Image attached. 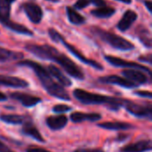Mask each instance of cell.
Segmentation results:
<instances>
[{
	"instance_id": "obj_33",
	"label": "cell",
	"mask_w": 152,
	"mask_h": 152,
	"mask_svg": "<svg viewBox=\"0 0 152 152\" xmlns=\"http://www.w3.org/2000/svg\"><path fill=\"white\" fill-rule=\"evenodd\" d=\"M140 61H143V62H147V63H149V64H151V54H148L147 56H141V57H139V59H138Z\"/></svg>"
},
{
	"instance_id": "obj_10",
	"label": "cell",
	"mask_w": 152,
	"mask_h": 152,
	"mask_svg": "<svg viewBox=\"0 0 152 152\" xmlns=\"http://www.w3.org/2000/svg\"><path fill=\"white\" fill-rule=\"evenodd\" d=\"M10 97L13 100L20 102L24 107H27V108L34 107L42 102V100L39 97L30 95L28 94H24V93H20V92L11 94Z\"/></svg>"
},
{
	"instance_id": "obj_19",
	"label": "cell",
	"mask_w": 152,
	"mask_h": 152,
	"mask_svg": "<svg viewBox=\"0 0 152 152\" xmlns=\"http://www.w3.org/2000/svg\"><path fill=\"white\" fill-rule=\"evenodd\" d=\"M47 70L52 77H53L55 79H57V81L59 82V84L61 86H67V87L71 86V85H72L71 80L69 77H67L59 68H57L54 65H49Z\"/></svg>"
},
{
	"instance_id": "obj_12",
	"label": "cell",
	"mask_w": 152,
	"mask_h": 152,
	"mask_svg": "<svg viewBox=\"0 0 152 152\" xmlns=\"http://www.w3.org/2000/svg\"><path fill=\"white\" fill-rule=\"evenodd\" d=\"M137 18H138V14L134 11H133V10L126 11L124 12L122 18L117 24L118 29H119L122 32L128 30L132 27V25L134 23V21L137 20Z\"/></svg>"
},
{
	"instance_id": "obj_26",
	"label": "cell",
	"mask_w": 152,
	"mask_h": 152,
	"mask_svg": "<svg viewBox=\"0 0 152 152\" xmlns=\"http://www.w3.org/2000/svg\"><path fill=\"white\" fill-rule=\"evenodd\" d=\"M15 0H0V19H10L11 4Z\"/></svg>"
},
{
	"instance_id": "obj_31",
	"label": "cell",
	"mask_w": 152,
	"mask_h": 152,
	"mask_svg": "<svg viewBox=\"0 0 152 152\" xmlns=\"http://www.w3.org/2000/svg\"><path fill=\"white\" fill-rule=\"evenodd\" d=\"M74 152H105L101 149H78Z\"/></svg>"
},
{
	"instance_id": "obj_21",
	"label": "cell",
	"mask_w": 152,
	"mask_h": 152,
	"mask_svg": "<svg viewBox=\"0 0 152 152\" xmlns=\"http://www.w3.org/2000/svg\"><path fill=\"white\" fill-rule=\"evenodd\" d=\"M98 126L103 129L107 130H113V131H118V130H128L133 128L134 126L129 123L125 122H104L98 124Z\"/></svg>"
},
{
	"instance_id": "obj_37",
	"label": "cell",
	"mask_w": 152,
	"mask_h": 152,
	"mask_svg": "<svg viewBox=\"0 0 152 152\" xmlns=\"http://www.w3.org/2000/svg\"><path fill=\"white\" fill-rule=\"evenodd\" d=\"M116 1H118V2L124 3V4H127L132 3V0H116Z\"/></svg>"
},
{
	"instance_id": "obj_14",
	"label": "cell",
	"mask_w": 152,
	"mask_h": 152,
	"mask_svg": "<svg viewBox=\"0 0 152 152\" xmlns=\"http://www.w3.org/2000/svg\"><path fill=\"white\" fill-rule=\"evenodd\" d=\"M152 150L151 140H142L134 143L128 144L120 149V152H147Z\"/></svg>"
},
{
	"instance_id": "obj_30",
	"label": "cell",
	"mask_w": 152,
	"mask_h": 152,
	"mask_svg": "<svg viewBox=\"0 0 152 152\" xmlns=\"http://www.w3.org/2000/svg\"><path fill=\"white\" fill-rule=\"evenodd\" d=\"M91 4L97 7H103L106 6V2L104 0H89Z\"/></svg>"
},
{
	"instance_id": "obj_17",
	"label": "cell",
	"mask_w": 152,
	"mask_h": 152,
	"mask_svg": "<svg viewBox=\"0 0 152 152\" xmlns=\"http://www.w3.org/2000/svg\"><path fill=\"white\" fill-rule=\"evenodd\" d=\"M102 118V115L99 113H84V112H74L70 115V120L73 123H81L84 121L96 122Z\"/></svg>"
},
{
	"instance_id": "obj_4",
	"label": "cell",
	"mask_w": 152,
	"mask_h": 152,
	"mask_svg": "<svg viewBox=\"0 0 152 152\" xmlns=\"http://www.w3.org/2000/svg\"><path fill=\"white\" fill-rule=\"evenodd\" d=\"M91 31L95 37H99L101 40L109 44L110 46H112L113 48H115L117 50L130 51V50H134L135 48L134 45L133 43H131L129 40H127L120 36H118L112 32H109L107 30L102 29L99 27H92Z\"/></svg>"
},
{
	"instance_id": "obj_1",
	"label": "cell",
	"mask_w": 152,
	"mask_h": 152,
	"mask_svg": "<svg viewBox=\"0 0 152 152\" xmlns=\"http://www.w3.org/2000/svg\"><path fill=\"white\" fill-rule=\"evenodd\" d=\"M24 49L42 60L55 61L70 77L78 80L85 79V74L82 71V69L71 59H69L64 53L59 52L53 46L49 45L27 44L24 46Z\"/></svg>"
},
{
	"instance_id": "obj_20",
	"label": "cell",
	"mask_w": 152,
	"mask_h": 152,
	"mask_svg": "<svg viewBox=\"0 0 152 152\" xmlns=\"http://www.w3.org/2000/svg\"><path fill=\"white\" fill-rule=\"evenodd\" d=\"M24 57L22 53L8 50L3 47H0V62L12 61L16 60H21Z\"/></svg>"
},
{
	"instance_id": "obj_6",
	"label": "cell",
	"mask_w": 152,
	"mask_h": 152,
	"mask_svg": "<svg viewBox=\"0 0 152 152\" xmlns=\"http://www.w3.org/2000/svg\"><path fill=\"white\" fill-rule=\"evenodd\" d=\"M124 107L130 114L137 118H144L151 119L152 106L151 103L142 105V104H138L134 102L126 100L124 103Z\"/></svg>"
},
{
	"instance_id": "obj_9",
	"label": "cell",
	"mask_w": 152,
	"mask_h": 152,
	"mask_svg": "<svg viewBox=\"0 0 152 152\" xmlns=\"http://www.w3.org/2000/svg\"><path fill=\"white\" fill-rule=\"evenodd\" d=\"M99 81L102 84H108V85H116L125 88H136L139 86L138 85L133 83L132 81L118 77L117 75H110V76H105V77H99Z\"/></svg>"
},
{
	"instance_id": "obj_29",
	"label": "cell",
	"mask_w": 152,
	"mask_h": 152,
	"mask_svg": "<svg viewBox=\"0 0 152 152\" xmlns=\"http://www.w3.org/2000/svg\"><path fill=\"white\" fill-rule=\"evenodd\" d=\"M134 94L141 96V97H144V98H149V99L152 98V94L150 91H135Z\"/></svg>"
},
{
	"instance_id": "obj_24",
	"label": "cell",
	"mask_w": 152,
	"mask_h": 152,
	"mask_svg": "<svg viewBox=\"0 0 152 152\" xmlns=\"http://www.w3.org/2000/svg\"><path fill=\"white\" fill-rule=\"evenodd\" d=\"M0 119L7 124L10 125H22L23 123H25L27 120L29 119V118L25 117V116H21V115H2L0 117Z\"/></svg>"
},
{
	"instance_id": "obj_23",
	"label": "cell",
	"mask_w": 152,
	"mask_h": 152,
	"mask_svg": "<svg viewBox=\"0 0 152 152\" xmlns=\"http://www.w3.org/2000/svg\"><path fill=\"white\" fill-rule=\"evenodd\" d=\"M137 37L139 38V40L141 41V43L148 47V48H151V32L144 27L140 26L137 28Z\"/></svg>"
},
{
	"instance_id": "obj_38",
	"label": "cell",
	"mask_w": 152,
	"mask_h": 152,
	"mask_svg": "<svg viewBox=\"0 0 152 152\" xmlns=\"http://www.w3.org/2000/svg\"><path fill=\"white\" fill-rule=\"evenodd\" d=\"M46 1H50V2H53V3H57V2H59L60 0H46Z\"/></svg>"
},
{
	"instance_id": "obj_27",
	"label": "cell",
	"mask_w": 152,
	"mask_h": 152,
	"mask_svg": "<svg viewBox=\"0 0 152 152\" xmlns=\"http://www.w3.org/2000/svg\"><path fill=\"white\" fill-rule=\"evenodd\" d=\"M71 110H72L71 107H69L68 105H65V104H58V105H55L53 108V112H56V113H64V112H67V111H70Z\"/></svg>"
},
{
	"instance_id": "obj_3",
	"label": "cell",
	"mask_w": 152,
	"mask_h": 152,
	"mask_svg": "<svg viewBox=\"0 0 152 152\" xmlns=\"http://www.w3.org/2000/svg\"><path fill=\"white\" fill-rule=\"evenodd\" d=\"M73 95L78 102H80L83 104H88V105L105 104L110 110H118L120 107H124V103L126 102V100L123 99L94 94L79 88L74 90Z\"/></svg>"
},
{
	"instance_id": "obj_15",
	"label": "cell",
	"mask_w": 152,
	"mask_h": 152,
	"mask_svg": "<svg viewBox=\"0 0 152 152\" xmlns=\"http://www.w3.org/2000/svg\"><path fill=\"white\" fill-rule=\"evenodd\" d=\"M0 23L4 26L6 28L18 33V34H21V35H25V36H30L32 37L34 35V33L28 29L26 26L21 25L20 23L14 22L12 20H11V19H7V20H0Z\"/></svg>"
},
{
	"instance_id": "obj_5",
	"label": "cell",
	"mask_w": 152,
	"mask_h": 152,
	"mask_svg": "<svg viewBox=\"0 0 152 152\" xmlns=\"http://www.w3.org/2000/svg\"><path fill=\"white\" fill-rule=\"evenodd\" d=\"M48 35H49V37H50V38L53 41V42H55V43H61L67 49H68V51L69 52V53H71L76 58H77L80 61H82V62H84L85 64H87V65H89V66H91V67H93V68H94L95 69H98V70H102L103 69V67H102V65H101L99 62H97V61H94V60H90V59H87V58H86L75 46H73L72 45H70V44H69L66 40H65V38L62 37V35L61 34H60L55 28H50L49 29H48Z\"/></svg>"
},
{
	"instance_id": "obj_28",
	"label": "cell",
	"mask_w": 152,
	"mask_h": 152,
	"mask_svg": "<svg viewBox=\"0 0 152 152\" xmlns=\"http://www.w3.org/2000/svg\"><path fill=\"white\" fill-rule=\"evenodd\" d=\"M91 3H90L89 0H77L74 4L73 8L74 9H77V10H81V9H84V8L87 7Z\"/></svg>"
},
{
	"instance_id": "obj_16",
	"label": "cell",
	"mask_w": 152,
	"mask_h": 152,
	"mask_svg": "<svg viewBox=\"0 0 152 152\" xmlns=\"http://www.w3.org/2000/svg\"><path fill=\"white\" fill-rule=\"evenodd\" d=\"M47 126L53 131H58L64 128L68 124V118L65 115L50 116L45 120Z\"/></svg>"
},
{
	"instance_id": "obj_18",
	"label": "cell",
	"mask_w": 152,
	"mask_h": 152,
	"mask_svg": "<svg viewBox=\"0 0 152 152\" xmlns=\"http://www.w3.org/2000/svg\"><path fill=\"white\" fill-rule=\"evenodd\" d=\"M22 133L24 134L35 139L36 141H37L39 142H45L43 136L41 135V134L39 133V131L36 127V126L30 121V119L27 120L25 123L22 124Z\"/></svg>"
},
{
	"instance_id": "obj_7",
	"label": "cell",
	"mask_w": 152,
	"mask_h": 152,
	"mask_svg": "<svg viewBox=\"0 0 152 152\" xmlns=\"http://www.w3.org/2000/svg\"><path fill=\"white\" fill-rule=\"evenodd\" d=\"M104 59L112 66L118 67V68H129V69H138L143 72L148 73V75L151 77V70L150 68H147L142 64L134 62V61H128L115 56H111V55H105Z\"/></svg>"
},
{
	"instance_id": "obj_34",
	"label": "cell",
	"mask_w": 152,
	"mask_h": 152,
	"mask_svg": "<svg viewBox=\"0 0 152 152\" xmlns=\"http://www.w3.org/2000/svg\"><path fill=\"white\" fill-rule=\"evenodd\" d=\"M0 152H13L0 141Z\"/></svg>"
},
{
	"instance_id": "obj_11",
	"label": "cell",
	"mask_w": 152,
	"mask_h": 152,
	"mask_svg": "<svg viewBox=\"0 0 152 152\" xmlns=\"http://www.w3.org/2000/svg\"><path fill=\"white\" fill-rule=\"evenodd\" d=\"M122 74L126 79L132 81L133 83L138 86L144 85L149 82V77H147V75L138 69H126L122 71Z\"/></svg>"
},
{
	"instance_id": "obj_2",
	"label": "cell",
	"mask_w": 152,
	"mask_h": 152,
	"mask_svg": "<svg viewBox=\"0 0 152 152\" xmlns=\"http://www.w3.org/2000/svg\"><path fill=\"white\" fill-rule=\"evenodd\" d=\"M17 65L20 67H28L33 69L37 78L39 79L41 85L51 96H53L63 101H70V97L68 92L63 88L62 86H61L53 80L48 70L45 69V68H44L41 64L30 60H24L19 61Z\"/></svg>"
},
{
	"instance_id": "obj_36",
	"label": "cell",
	"mask_w": 152,
	"mask_h": 152,
	"mask_svg": "<svg viewBox=\"0 0 152 152\" xmlns=\"http://www.w3.org/2000/svg\"><path fill=\"white\" fill-rule=\"evenodd\" d=\"M6 100H7V96H6L4 94H3V93H1V92H0V102L6 101Z\"/></svg>"
},
{
	"instance_id": "obj_25",
	"label": "cell",
	"mask_w": 152,
	"mask_h": 152,
	"mask_svg": "<svg viewBox=\"0 0 152 152\" xmlns=\"http://www.w3.org/2000/svg\"><path fill=\"white\" fill-rule=\"evenodd\" d=\"M116 12V9L112 7H108V6H103V7H99L97 9L92 10L91 14L94 17L101 18V19H106L110 18L114 15Z\"/></svg>"
},
{
	"instance_id": "obj_22",
	"label": "cell",
	"mask_w": 152,
	"mask_h": 152,
	"mask_svg": "<svg viewBox=\"0 0 152 152\" xmlns=\"http://www.w3.org/2000/svg\"><path fill=\"white\" fill-rule=\"evenodd\" d=\"M66 12H67V17L69 19V21L71 24L74 25H82L86 22V18L78 13L76 9H74L71 6H67L66 7Z\"/></svg>"
},
{
	"instance_id": "obj_8",
	"label": "cell",
	"mask_w": 152,
	"mask_h": 152,
	"mask_svg": "<svg viewBox=\"0 0 152 152\" xmlns=\"http://www.w3.org/2000/svg\"><path fill=\"white\" fill-rule=\"evenodd\" d=\"M20 7L32 23L38 24L41 22L44 16V12L42 8L38 4L32 2H26L22 4Z\"/></svg>"
},
{
	"instance_id": "obj_13",
	"label": "cell",
	"mask_w": 152,
	"mask_h": 152,
	"mask_svg": "<svg viewBox=\"0 0 152 152\" xmlns=\"http://www.w3.org/2000/svg\"><path fill=\"white\" fill-rule=\"evenodd\" d=\"M0 86L13 87V88H26L28 86V83L20 77L0 75Z\"/></svg>"
},
{
	"instance_id": "obj_35",
	"label": "cell",
	"mask_w": 152,
	"mask_h": 152,
	"mask_svg": "<svg viewBox=\"0 0 152 152\" xmlns=\"http://www.w3.org/2000/svg\"><path fill=\"white\" fill-rule=\"evenodd\" d=\"M144 4H145V6H146V8L148 9V11L151 13L152 12V3L151 0H145V2H144Z\"/></svg>"
},
{
	"instance_id": "obj_32",
	"label": "cell",
	"mask_w": 152,
	"mask_h": 152,
	"mask_svg": "<svg viewBox=\"0 0 152 152\" xmlns=\"http://www.w3.org/2000/svg\"><path fill=\"white\" fill-rule=\"evenodd\" d=\"M26 152H51L47 150L42 149V148H37V147H29Z\"/></svg>"
}]
</instances>
